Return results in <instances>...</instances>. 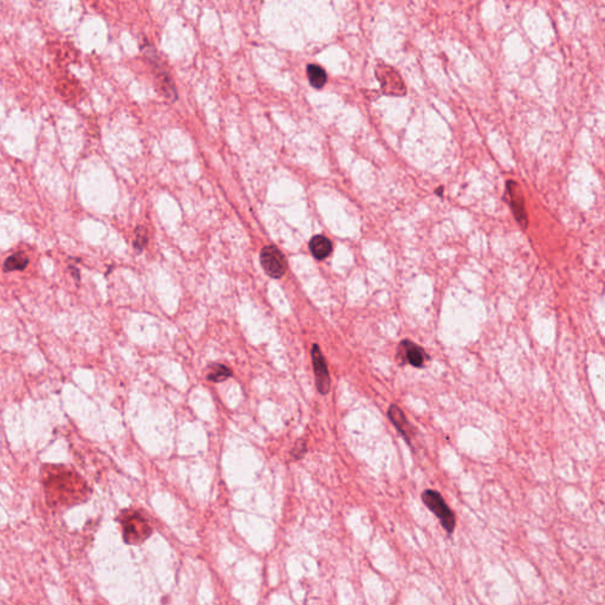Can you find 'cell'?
<instances>
[{
  "label": "cell",
  "instance_id": "cell-1",
  "mask_svg": "<svg viewBox=\"0 0 605 605\" xmlns=\"http://www.w3.org/2000/svg\"><path fill=\"white\" fill-rule=\"evenodd\" d=\"M43 484L48 502L52 507L77 505L85 502L90 493L85 481L77 473L63 466H45Z\"/></svg>",
  "mask_w": 605,
  "mask_h": 605
},
{
  "label": "cell",
  "instance_id": "cell-2",
  "mask_svg": "<svg viewBox=\"0 0 605 605\" xmlns=\"http://www.w3.org/2000/svg\"><path fill=\"white\" fill-rule=\"evenodd\" d=\"M119 522L122 526L123 540L130 545L143 543L153 533L150 522L139 511H122L119 517Z\"/></svg>",
  "mask_w": 605,
  "mask_h": 605
},
{
  "label": "cell",
  "instance_id": "cell-3",
  "mask_svg": "<svg viewBox=\"0 0 605 605\" xmlns=\"http://www.w3.org/2000/svg\"><path fill=\"white\" fill-rule=\"evenodd\" d=\"M421 497H422L423 504L427 506L428 510L433 512L436 518L439 519L444 530L447 532L448 535H452L455 530V514L446 504L442 495L434 489H426Z\"/></svg>",
  "mask_w": 605,
  "mask_h": 605
},
{
  "label": "cell",
  "instance_id": "cell-4",
  "mask_svg": "<svg viewBox=\"0 0 605 605\" xmlns=\"http://www.w3.org/2000/svg\"><path fill=\"white\" fill-rule=\"evenodd\" d=\"M260 264L265 274L274 279L282 278L287 269L285 256L274 245H269L261 249Z\"/></svg>",
  "mask_w": 605,
  "mask_h": 605
},
{
  "label": "cell",
  "instance_id": "cell-5",
  "mask_svg": "<svg viewBox=\"0 0 605 605\" xmlns=\"http://www.w3.org/2000/svg\"><path fill=\"white\" fill-rule=\"evenodd\" d=\"M396 360L400 365H406L408 363L415 368H422L426 361L429 360V356L420 345L411 340H404L398 345Z\"/></svg>",
  "mask_w": 605,
  "mask_h": 605
},
{
  "label": "cell",
  "instance_id": "cell-6",
  "mask_svg": "<svg viewBox=\"0 0 605 605\" xmlns=\"http://www.w3.org/2000/svg\"><path fill=\"white\" fill-rule=\"evenodd\" d=\"M506 191L509 195V203H510L511 209L513 212L514 218L520 225V227L525 229L529 225V219H527L525 198L522 194V188L513 180H509L506 183Z\"/></svg>",
  "mask_w": 605,
  "mask_h": 605
},
{
  "label": "cell",
  "instance_id": "cell-7",
  "mask_svg": "<svg viewBox=\"0 0 605 605\" xmlns=\"http://www.w3.org/2000/svg\"><path fill=\"white\" fill-rule=\"evenodd\" d=\"M312 365L315 371L316 387L320 395H327L330 390V375L328 365L320 351V345H314L311 349Z\"/></svg>",
  "mask_w": 605,
  "mask_h": 605
},
{
  "label": "cell",
  "instance_id": "cell-8",
  "mask_svg": "<svg viewBox=\"0 0 605 605\" xmlns=\"http://www.w3.org/2000/svg\"><path fill=\"white\" fill-rule=\"evenodd\" d=\"M145 48H147V51L145 52V57L150 59V64H153L154 67L156 68V70H158V77L160 79V83H161L162 92H165V95L170 100H176L178 96H176V88H175L173 79L170 77V74L167 72L166 69L162 67L160 59H158V54L154 50L153 46L148 45L145 46Z\"/></svg>",
  "mask_w": 605,
  "mask_h": 605
},
{
  "label": "cell",
  "instance_id": "cell-9",
  "mask_svg": "<svg viewBox=\"0 0 605 605\" xmlns=\"http://www.w3.org/2000/svg\"><path fill=\"white\" fill-rule=\"evenodd\" d=\"M378 75V79L381 81L383 92L388 95L403 96L406 94V88L402 79L391 68L387 65L380 68Z\"/></svg>",
  "mask_w": 605,
  "mask_h": 605
},
{
  "label": "cell",
  "instance_id": "cell-10",
  "mask_svg": "<svg viewBox=\"0 0 605 605\" xmlns=\"http://www.w3.org/2000/svg\"><path fill=\"white\" fill-rule=\"evenodd\" d=\"M388 418L396 427V429L404 436L407 442L411 444V426L408 422L404 413L396 404H391L389 407V411H388Z\"/></svg>",
  "mask_w": 605,
  "mask_h": 605
},
{
  "label": "cell",
  "instance_id": "cell-11",
  "mask_svg": "<svg viewBox=\"0 0 605 605\" xmlns=\"http://www.w3.org/2000/svg\"><path fill=\"white\" fill-rule=\"evenodd\" d=\"M309 247H310L312 256L317 260H323L325 258L329 257L330 253L332 252V243L330 239L324 236H314L310 240Z\"/></svg>",
  "mask_w": 605,
  "mask_h": 605
},
{
  "label": "cell",
  "instance_id": "cell-12",
  "mask_svg": "<svg viewBox=\"0 0 605 605\" xmlns=\"http://www.w3.org/2000/svg\"><path fill=\"white\" fill-rule=\"evenodd\" d=\"M29 265V258L24 253H13L12 256L6 258L4 261V272H13V271H23Z\"/></svg>",
  "mask_w": 605,
  "mask_h": 605
},
{
  "label": "cell",
  "instance_id": "cell-13",
  "mask_svg": "<svg viewBox=\"0 0 605 605\" xmlns=\"http://www.w3.org/2000/svg\"><path fill=\"white\" fill-rule=\"evenodd\" d=\"M231 376H232V370L226 365H220V363H213V365H209L207 375H206L208 381L214 382V383L226 381Z\"/></svg>",
  "mask_w": 605,
  "mask_h": 605
},
{
  "label": "cell",
  "instance_id": "cell-14",
  "mask_svg": "<svg viewBox=\"0 0 605 605\" xmlns=\"http://www.w3.org/2000/svg\"><path fill=\"white\" fill-rule=\"evenodd\" d=\"M307 75L309 77V82L316 89L323 88L328 81V76H327V72L324 71L323 68L316 65V64L307 65Z\"/></svg>",
  "mask_w": 605,
  "mask_h": 605
},
{
  "label": "cell",
  "instance_id": "cell-15",
  "mask_svg": "<svg viewBox=\"0 0 605 605\" xmlns=\"http://www.w3.org/2000/svg\"><path fill=\"white\" fill-rule=\"evenodd\" d=\"M148 244V234L143 226H139L135 229V238H134L133 245L137 252H141Z\"/></svg>",
  "mask_w": 605,
  "mask_h": 605
},
{
  "label": "cell",
  "instance_id": "cell-16",
  "mask_svg": "<svg viewBox=\"0 0 605 605\" xmlns=\"http://www.w3.org/2000/svg\"><path fill=\"white\" fill-rule=\"evenodd\" d=\"M305 453H307V444H305L304 440H300V441H298V442L296 444V446H294L292 452H291V455L294 456V460H299L300 458L304 456Z\"/></svg>",
  "mask_w": 605,
  "mask_h": 605
}]
</instances>
